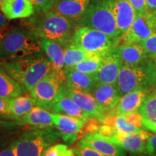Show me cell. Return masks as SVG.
<instances>
[{
    "instance_id": "cell-1",
    "label": "cell",
    "mask_w": 156,
    "mask_h": 156,
    "mask_svg": "<svg viewBox=\"0 0 156 156\" xmlns=\"http://www.w3.org/2000/svg\"><path fill=\"white\" fill-rule=\"evenodd\" d=\"M24 26L39 39L44 38L54 41L64 46L73 42V36L75 28V23L67 17L51 10L44 13H35L26 18Z\"/></svg>"
},
{
    "instance_id": "cell-2",
    "label": "cell",
    "mask_w": 156,
    "mask_h": 156,
    "mask_svg": "<svg viewBox=\"0 0 156 156\" xmlns=\"http://www.w3.org/2000/svg\"><path fill=\"white\" fill-rule=\"evenodd\" d=\"M43 48L40 39L26 27H14L9 29L0 47V59L12 62L39 56Z\"/></svg>"
},
{
    "instance_id": "cell-3",
    "label": "cell",
    "mask_w": 156,
    "mask_h": 156,
    "mask_svg": "<svg viewBox=\"0 0 156 156\" xmlns=\"http://www.w3.org/2000/svg\"><path fill=\"white\" fill-rule=\"evenodd\" d=\"M2 66L12 77L28 91L54 69L50 60L40 56L5 62Z\"/></svg>"
},
{
    "instance_id": "cell-4",
    "label": "cell",
    "mask_w": 156,
    "mask_h": 156,
    "mask_svg": "<svg viewBox=\"0 0 156 156\" xmlns=\"http://www.w3.org/2000/svg\"><path fill=\"white\" fill-rule=\"evenodd\" d=\"M78 26L95 28L113 38H119L113 11L112 0H90L83 17L77 23Z\"/></svg>"
},
{
    "instance_id": "cell-5",
    "label": "cell",
    "mask_w": 156,
    "mask_h": 156,
    "mask_svg": "<svg viewBox=\"0 0 156 156\" xmlns=\"http://www.w3.org/2000/svg\"><path fill=\"white\" fill-rule=\"evenodd\" d=\"M52 126L46 128L34 127L23 132L12 141L16 156H41L46 147L57 139L59 131Z\"/></svg>"
},
{
    "instance_id": "cell-6",
    "label": "cell",
    "mask_w": 156,
    "mask_h": 156,
    "mask_svg": "<svg viewBox=\"0 0 156 156\" xmlns=\"http://www.w3.org/2000/svg\"><path fill=\"white\" fill-rule=\"evenodd\" d=\"M119 38H113L87 26H78L73 36V43L92 55L106 56L119 46Z\"/></svg>"
},
{
    "instance_id": "cell-7",
    "label": "cell",
    "mask_w": 156,
    "mask_h": 156,
    "mask_svg": "<svg viewBox=\"0 0 156 156\" xmlns=\"http://www.w3.org/2000/svg\"><path fill=\"white\" fill-rule=\"evenodd\" d=\"M66 88L67 84L64 73H58L53 69L29 93L37 106L50 109L54 103L66 95Z\"/></svg>"
},
{
    "instance_id": "cell-8",
    "label": "cell",
    "mask_w": 156,
    "mask_h": 156,
    "mask_svg": "<svg viewBox=\"0 0 156 156\" xmlns=\"http://www.w3.org/2000/svg\"><path fill=\"white\" fill-rule=\"evenodd\" d=\"M115 85L121 97L136 89L153 87L151 75L145 66L126 64L122 65Z\"/></svg>"
},
{
    "instance_id": "cell-9",
    "label": "cell",
    "mask_w": 156,
    "mask_h": 156,
    "mask_svg": "<svg viewBox=\"0 0 156 156\" xmlns=\"http://www.w3.org/2000/svg\"><path fill=\"white\" fill-rule=\"evenodd\" d=\"M156 31L155 10L136 16L128 30L120 36L122 44H140Z\"/></svg>"
},
{
    "instance_id": "cell-10",
    "label": "cell",
    "mask_w": 156,
    "mask_h": 156,
    "mask_svg": "<svg viewBox=\"0 0 156 156\" xmlns=\"http://www.w3.org/2000/svg\"><path fill=\"white\" fill-rule=\"evenodd\" d=\"M54 126L61 134L62 139L71 145L80 138L85 122L80 119L67 115L52 113Z\"/></svg>"
},
{
    "instance_id": "cell-11",
    "label": "cell",
    "mask_w": 156,
    "mask_h": 156,
    "mask_svg": "<svg viewBox=\"0 0 156 156\" xmlns=\"http://www.w3.org/2000/svg\"><path fill=\"white\" fill-rule=\"evenodd\" d=\"M66 95L73 99L84 112L96 118L101 122H103L107 116L106 112L99 106L90 93L70 88L67 86Z\"/></svg>"
},
{
    "instance_id": "cell-12",
    "label": "cell",
    "mask_w": 156,
    "mask_h": 156,
    "mask_svg": "<svg viewBox=\"0 0 156 156\" xmlns=\"http://www.w3.org/2000/svg\"><path fill=\"white\" fill-rule=\"evenodd\" d=\"M106 156H124L125 151L111 140L99 134H88L79 141Z\"/></svg>"
},
{
    "instance_id": "cell-13",
    "label": "cell",
    "mask_w": 156,
    "mask_h": 156,
    "mask_svg": "<svg viewBox=\"0 0 156 156\" xmlns=\"http://www.w3.org/2000/svg\"><path fill=\"white\" fill-rule=\"evenodd\" d=\"M150 134H151L149 132L142 130L139 133L116 134L110 138L113 142L126 152L132 153L147 154V140Z\"/></svg>"
},
{
    "instance_id": "cell-14",
    "label": "cell",
    "mask_w": 156,
    "mask_h": 156,
    "mask_svg": "<svg viewBox=\"0 0 156 156\" xmlns=\"http://www.w3.org/2000/svg\"><path fill=\"white\" fill-rule=\"evenodd\" d=\"M122 65V61L113 51L106 55L99 69L93 75L96 84H116Z\"/></svg>"
},
{
    "instance_id": "cell-15",
    "label": "cell",
    "mask_w": 156,
    "mask_h": 156,
    "mask_svg": "<svg viewBox=\"0 0 156 156\" xmlns=\"http://www.w3.org/2000/svg\"><path fill=\"white\" fill-rule=\"evenodd\" d=\"M90 93L106 113L112 111L121 98L115 84H96Z\"/></svg>"
},
{
    "instance_id": "cell-16",
    "label": "cell",
    "mask_w": 156,
    "mask_h": 156,
    "mask_svg": "<svg viewBox=\"0 0 156 156\" xmlns=\"http://www.w3.org/2000/svg\"><path fill=\"white\" fill-rule=\"evenodd\" d=\"M90 2V0H56L52 9L75 22L77 25L85 15Z\"/></svg>"
},
{
    "instance_id": "cell-17",
    "label": "cell",
    "mask_w": 156,
    "mask_h": 156,
    "mask_svg": "<svg viewBox=\"0 0 156 156\" xmlns=\"http://www.w3.org/2000/svg\"><path fill=\"white\" fill-rule=\"evenodd\" d=\"M0 9L9 20L26 19L35 14V8L30 0H3Z\"/></svg>"
},
{
    "instance_id": "cell-18",
    "label": "cell",
    "mask_w": 156,
    "mask_h": 156,
    "mask_svg": "<svg viewBox=\"0 0 156 156\" xmlns=\"http://www.w3.org/2000/svg\"><path fill=\"white\" fill-rule=\"evenodd\" d=\"M147 93L146 88H140L122 95L111 114L126 115L138 112Z\"/></svg>"
},
{
    "instance_id": "cell-19",
    "label": "cell",
    "mask_w": 156,
    "mask_h": 156,
    "mask_svg": "<svg viewBox=\"0 0 156 156\" xmlns=\"http://www.w3.org/2000/svg\"><path fill=\"white\" fill-rule=\"evenodd\" d=\"M112 2L117 28L122 36L134 22L135 12L129 0H112Z\"/></svg>"
},
{
    "instance_id": "cell-20",
    "label": "cell",
    "mask_w": 156,
    "mask_h": 156,
    "mask_svg": "<svg viewBox=\"0 0 156 156\" xmlns=\"http://www.w3.org/2000/svg\"><path fill=\"white\" fill-rule=\"evenodd\" d=\"M64 75L67 86L70 88L91 93L96 85L93 75L83 73L73 67H64Z\"/></svg>"
},
{
    "instance_id": "cell-21",
    "label": "cell",
    "mask_w": 156,
    "mask_h": 156,
    "mask_svg": "<svg viewBox=\"0 0 156 156\" xmlns=\"http://www.w3.org/2000/svg\"><path fill=\"white\" fill-rule=\"evenodd\" d=\"M113 52L118 56L123 64L126 65H139L147 58L145 51L140 44H122L115 48Z\"/></svg>"
},
{
    "instance_id": "cell-22",
    "label": "cell",
    "mask_w": 156,
    "mask_h": 156,
    "mask_svg": "<svg viewBox=\"0 0 156 156\" xmlns=\"http://www.w3.org/2000/svg\"><path fill=\"white\" fill-rule=\"evenodd\" d=\"M22 126H34L38 128H46L54 126L52 113L48 112L46 108L36 106L30 112L17 119Z\"/></svg>"
},
{
    "instance_id": "cell-23",
    "label": "cell",
    "mask_w": 156,
    "mask_h": 156,
    "mask_svg": "<svg viewBox=\"0 0 156 156\" xmlns=\"http://www.w3.org/2000/svg\"><path fill=\"white\" fill-rule=\"evenodd\" d=\"M49 110L53 113L67 115V116L80 119L87 122L94 117L85 112L78 105L67 95H64L59 101L54 103Z\"/></svg>"
},
{
    "instance_id": "cell-24",
    "label": "cell",
    "mask_w": 156,
    "mask_h": 156,
    "mask_svg": "<svg viewBox=\"0 0 156 156\" xmlns=\"http://www.w3.org/2000/svg\"><path fill=\"white\" fill-rule=\"evenodd\" d=\"M43 51L51 62L53 69L58 73H64V48L63 45L57 41L40 39Z\"/></svg>"
},
{
    "instance_id": "cell-25",
    "label": "cell",
    "mask_w": 156,
    "mask_h": 156,
    "mask_svg": "<svg viewBox=\"0 0 156 156\" xmlns=\"http://www.w3.org/2000/svg\"><path fill=\"white\" fill-rule=\"evenodd\" d=\"M9 101V112L12 116V120L13 121H17L19 118L30 112L37 105L36 101L30 95H19L11 98Z\"/></svg>"
},
{
    "instance_id": "cell-26",
    "label": "cell",
    "mask_w": 156,
    "mask_h": 156,
    "mask_svg": "<svg viewBox=\"0 0 156 156\" xmlns=\"http://www.w3.org/2000/svg\"><path fill=\"white\" fill-rule=\"evenodd\" d=\"M22 87L4 68H0V98H11L19 96L23 92Z\"/></svg>"
},
{
    "instance_id": "cell-27",
    "label": "cell",
    "mask_w": 156,
    "mask_h": 156,
    "mask_svg": "<svg viewBox=\"0 0 156 156\" xmlns=\"http://www.w3.org/2000/svg\"><path fill=\"white\" fill-rule=\"evenodd\" d=\"M102 123L113 126L116 130V134H119L139 133L143 130L142 128L129 123L124 115L122 114L107 115Z\"/></svg>"
},
{
    "instance_id": "cell-28",
    "label": "cell",
    "mask_w": 156,
    "mask_h": 156,
    "mask_svg": "<svg viewBox=\"0 0 156 156\" xmlns=\"http://www.w3.org/2000/svg\"><path fill=\"white\" fill-rule=\"evenodd\" d=\"M64 67H74L81 62L90 57L92 54H88L76 46L73 42L64 46Z\"/></svg>"
},
{
    "instance_id": "cell-29",
    "label": "cell",
    "mask_w": 156,
    "mask_h": 156,
    "mask_svg": "<svg viewBox=\"0 0 156 156\" xmlns=\"http://www.w3.org/2000/svg\"><path fill=\"white\" fill-rule=\"evenodd\" d=\"M138 112L141 114L142 122L156 124V87L147 93Z\"/></svg>"
},
{
    "instance_id": "cell-30",
    "label": "cell",
    "mask_w": 156,
    "mask_h": 156,
    "mask_svg": "<svg viewBox=\"0 0 156 156\" xmlns=\"http://www.w3.org/2000/svg\"><path fill=\"white\" fill-rule=\"evenodd\" d=\"M104 57L105 56L98 55L92 56L77 64L73 68L83 73L94 75L100 68Z\"/></svg>"
},
{
    "instance_id": "cell-31",
    "label": "cell",
    "mask_w": 156,
    "mask_h": 156,
    "mask_svg": "<svg viewBox=\"0 0 156 156\" xmlns=\"http://www.w3.org/2000/svg\"><path fill=\"white\" fill-rule=\"evenodd\" d=\"M140 44L145 51L147 58L156 57V31Z\"/></svg>"
},
{
    "instance_id": "cell-32",
    "label": "cell",
    "mask_w": 156,
    "mask_h": 156,
    "mask_svg": "<svg viewBox=\"0 0 156 156\" xmlns=\"http://www.w3.org/2000/svg\"><path fill=\"white\" fill-rule=\"evenodd\" d=\"M35 8V13H44L51 10L56 0H30Z\"/></svg>"
},
{
    "instance_id": "cell-33",
    "label": "cell",
    "mask_w": 156,
    "mask_h": 156,
    "mask_svg": "<svg viewBox=\"0 0 156 156\" xmlns=\"http://www.w3.org/2000/svg\"><path fill=\"white\" fill-rule=\"evenodd\" d=\"M77 156H106L93 148L78 142L75 147L73 148Z\"/></svg>"
},
{
    "instance_id": "cell-34",
    "label": "cell",
    "mask_w": 156,
    "mask_h": 156,
    "mask_svg": "<svg viewBox=\"0 0 156 156\" xmlns=\"http://www.w3.org/2000/svg\"><path fill=\"white\" fill-rule=\"evenodd\" d=\"M68 149V146L64 144H56L49 145L44 149L41 156H62L64 151Z\"/></svg>"
},
{
    "instance_id": "cell-35",
    "label": "cell",
    "mask_w": 156,
    "mask_h": 156,
    "mask_svg": "<svg viewBox=\"0 0 156 156\" xmlns=\"http://www.w3.org/2000/svg\"><path fill=\"white\" fill-rule=\"evenodd\" d=\"M9 98H0V119L12 120V116L9 112Z\"/></svg>"
},
{
    "instance_id": "cell-36",
    "label": "cell",
    "mask_w": 156,
    "mask_h": 156,
    "mask_svg": "<svg viewBox=\"0 0 156 156\" xmlns=\"http://www.w3.org/2000/svg\"><path fill=\"white\" fill-rule=\"evenodd\" d=\"M23 126L17 121L7 120L0 119V132H8L16 129L17 127Z\"/></svg>"
},
{
    "instance_id": "cell-37",
    "label": "cell",
    "mask_w": 156,
    "mask_h": 156,
    "mask_svg": "<svg viewBox=\"0 0 156 156\" xmlns=\"http://www.w3.org/2000/svg\"><path fill=\"white\" fill-rule=\"evenodd\" d=\"M135 12L136 16L148 11L146 0H129Z\"/></svg>"
},
{
    "instance_id": "cell-38",
    "label": "cell",
    "mask_w": 156,
    "mask_h": 156,
    "mask_svg": "<svg viewBox=\"0 0 156 156\" xmlns=\"http://www.w3.org/2000/svg\"><path fill=\"white\" fill-rule=\"evenodd\" d=\"M145 66L151 75L153 87L156 86V57L149 58Z\"/></svg>"
},
{
    "instance_id": "cell-39",
    "label": "cell",
    "mask_w": 156,
    "mask_h": 156,
    "mask_svg": "<svg viewBox=\"0 0 156 156\" xmlns=\"http://www.w3.org/2000/svg\"><path fill=\"white\" fill-rule=\"evenodd\" d=\"M126 120L130 124H134L140 128H142V119L141 114L139 112H134L132 114L124 115Z\"/></svg>"
},
{
    "instance_id": "cell-40",
    "label": "cell",
    "mask_w": 156,
    "mask_h": 156,
    "mask_svg": "<svg viewBox=\"0 0 156 156\" xmlns=\"http://www.w3.org/2000/svg\"><path fill=\"white\" fill-rule=\"evenodd\" d=\"M156 153V133L150 134L147 140V154L154 156Z\"/></svg>"
},
{
    "instance_id": "cell-41",
    "label": "cell",
    "mask_w": 156,
    "mask_h": 156,
    "mask_svg": "<svg viewBox=\"0 0 156 156\" xmlns=\"http://www.w3.org/2000/svg\"><path fill=\"white\" fill-rule=\"evenodd\" d=\"M11 134V132H0V151H2L5 147L9 145V134Z\"/></svg>"
},
{
    "instance_id": "cell-42",
    "label": "cell",
    "mask_w": 156,
    "mask_h": 156,
    "mask_svg": "<svg viewBox=\"0 0 156 156\" xmlns=\"http://www.w3.org/2000/svg\"><path fill=\"white\" fill-rule=\"evenodd\" d=\"M0 156H16L12 142L4 148L2 151H0Z\"/></svg>"
},
{
    "instance_id": "cell-43",
    "label": "cell",
    "mask_w": 156,
    "mask_h": 156,
    "mask_svg": "<svg viewBox=\"0 0 156 156\" xmlns=\"http://www.w3.org/2000/svg\"><path fill=\"white\" fill-rule=\"evenodd\" d=\"M11 28L9 27V25H7V26L5 27V28H2L0 29V47H1L2 44V41L5 38V37L6 35H7L8 31L9 30V29Z\"/></svg>"
},
{
    "instance_id": "cell-44",
    "label": "cell",
    "mask_w": 156,
    "mask_h": 156,
    "mask_svg": "<svg viewBox=\"0 0 156 156\" xmlns=\"http://www.w3.org/2000/svg\"><path fill=\"white\" fill-rule=\"evenodd\" d=\"M142 126L146 129L156 133V124H152V123L149 122H142Z\"/></svg>"
},
{
    "instance_id": "cell-45",
    "label": "cell",
    "mask_w": 156,
    "mask_h": 156,
    "mask_svg": "<svg viewBox=\"0 0 156 156\" xmlns=\"http://www.w3.org/2000/svg\"><path fill=\"white\" fill-rule=\"evenodd\" d=\"M8 20H9L5 17V15L0 12V29L8 25Z\"/></svg>"
},
{
    "instance_id": "cell-46",
    "label": "cell",
    "mask_w": 156,
    "mask_h": 156,
    "mask_svg": "<svg viewBox=\"0 0 156 156\" xmlns=\"http://www.w3.org/2000/svg\"><path fill=\"white\" fill-rule=\"evenodd\" d=\"M148 10H156V0H146Z\"/></svg>"
},
{
    "instance_id": "cell-47",
    "label": "cell",
    "mask_w": 156,
    "mask_h": 156,
    "mask_svg": "<svg viewBox=\"0 0 156 156\" xmlns=\"http://www.w3.org/2000/svg\"><path fill=\"white\" fill-rule=\"evenodd\" d=\"M62 156H77L74 149H67V151H64Z\"/></svg>"
},
{
    "instance_id": "cell-48",
    "label": "cell",
    "mask_w": 156,
    "mask_h": 156,
    "mask_svg": "<svg viewBox=\"0 0 156 156\" xmlns=\"http://www.w3.org/2000/svg\"><path fill=\"white\" fill-rule=\"evenodd\" d=\"M124 156H152V155H148V154H146V153H129V155H124Z\"/></svg>"
},
{
    "instance_id": "cell-49",
    "label": "cell",
    "mask_w": 156,
    "mask_h": 156,
    "mask_svg": "<svg viewBox=\"0 0 156 156\" xmlns=\"http://www.w3.org/2000/svg\"><path fill=\"white\" fill-rule=\"evenodd\" d=\"M4 63H5V62H3L2 60H1V59H0V66H2V64H3Z\"/></svg>"
},
{
    "instance_id": "cell-50",
    "label": "cell",
    "mask_w": 156,
    "mask_h": 156,
    "mask_svg": "<svg viewBox=\"0 0 156 156\" xmlns=\"http://www.w3.org/2000/svg\"><path fill=\"white\" fill-rule=\"evenodd\" d=\"M3 2V0H0V5H1V4H2V2Z\"/></svg>"
},
{
    "instance_id": "cell-51",
    "label": "cell",
    "mask_w": 156,
    "mask_h": 156,
    "mask_svg": "<svg viewBox=\"0 0 156 156\" xmlns=\"http://www.w3.org/2000/svg\"><path fill=\"white\" fill-rule=\"evenodd\" d=\"M155 12H156V10H155Z\"/></svg>"
}]
</instances>
